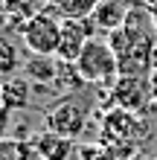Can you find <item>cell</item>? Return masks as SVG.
<instances>
[{"mask_svg":"<svg viewBox=\"0 0 157 160\" xmlns=\"http://www.w3.org/2000/svg\"><path fill=\"white\" fill-rule=\"evenodd\" d=\"M76 70L87 84H114L119 76V61L108 41H90L79 55Z\"/></svg>","mask_w":157,"mask_h":160,"instance_id":"cell-2","label":"cell"},{"mask_svg":"<svg viewBox=\"0 0 157 160\" xmlns=\"http://www.w3.org/2000/svg\"><path fill=\"white\" fill-rule=\"evenodd\" d=\"M32 154V146H23V140H3V160H29Z\"/></svg>","mask_w":157,"mask_h":160,"instance_id":"cell-15","label":"cell"},{"mask_svg":"<svg viewBox=\"0 0 157 160\" xmlns=\"http://www.w3.org/2000/svg\"><path fill=\"white\" fill-rule=\"evenodd\" d=\"M44 9H47L44 0H3V12L9 18V26L15 23V18L21 21V26H26L38 12H44Z\"/></svg>","mask_w":157,"mask_h":160,"instance_id":"cell-13","label":"cell"},{"mask_svg":"<svg viewBox=\"0 0 157 160\" xmlns=\"http://www.w3.org/2000/svg\"><path fill=\"white\" fill-rule=\"evenodd\" d=\"M154 160H157V157H154Z\"/></svg>","mask_w":157,"mask_h":160,"instance_id":"cell-19","label":"cell"},{"mask_svg":"<svg viewBox=\"0 0 157 160\" xmlns=\"http://www.w3.org/2000/svg\"><path fill=\"white\" fill-rule=\"evenodd\" d=\"M93 21L85 18V21H61V44L55 58L64 64H76L79 55L85 52V47L93 41Z\"/></svg>","mask_w":157,"mask_h":160,"instance_id":"cell-7","label":"cell"},{"mask_svg":"<svg viewBox=\"0 0 157 160\" xmlns=\"http://www.w3.org/2000/svg\"><path fill=\"white\" fill-rule=\"evenodd\" d=\"M149 82H151V99H154V108H157V70L149 76Z\"/></svg>","mask_w":157,"mask_h":160,"instance_id":"cell-16","label":"cell"},{"mask_svg":"<svg viewBox=\"0 0 157 160\" xmlns=\"http://www.w3.org/2000/svg\"><path fill=\"white\" fill-rule=\"evenodd\" d=\"M23 44L32 55H55L61 44V18L50 12V6L38 12L29 23L23 26Z\"/></svg>","mask_w":157,"mask_h":160,"instance_id":"cell-3","label":"cell"},{"mask_svg":"<svg viewBox=\"0 0 157 160\" xmlns=\"http://www.w3.org/2000/svg\"><path fill=\"white\" fill-rule=\"evenodd\" d=\"M102 134H105V140H110L116 146L140 143V140L149 137V122L140 114H131V111H122V108H110L102 119Z\"/></svg>","mask_w":157,"mask_h":160,"instance_id":"cell-6","label":"cell"},{"mask_svg":"<svg viewBox=\"0 0 157 160\" xmlns=\"http://www.w3.org/2000/svg\"><path fill=\"white\" fill-rule=\"evenodd\" d=\"M61 61L55 55H29L23 61V79H29L32 84H52L58 82Z\"/></svg>","mask_w":157,"mask_h":160,"instance_id":"cell-10","label":"cell"},{"mask_svg":"<svg viewBox=\"0 0 157 160\" xmlns=\"http://www.w3.org/2000/svg\"><path fill=\"white\" fill-rule=\"evenodd\" d=\"M154 70H157V50H154Z\"/></svg>","mask_w":157,"mask_h":160,"instance_id":"cell-17","label":"cell"},{"mask_svg":"<svg viewBox=\"0 0 157 160\" xmlns=\"http://www.w3.org/2000/svg\"><path fill=\"white\" fill-rule=\"evenodd\" d=\"M87 125V105L79 99H61L44 114V128H50L52 134L76 140Z\"/></svg>","mask_w":157,"mask_h":160,"instance_id":"cell-5","label":"cell"},{"mask_svg":"<svg viewBox=\"0 0 157 160\" xmlns=\"http://www.w3.org/2000/svg\"><path fill=\"white\" fill-rule=\"evenodd\" d=\"M17 64H21L17 61V47L9 38H0V73L12 79V73L17 70Z\"/></svg>","mask_w":157,"mask_h":160,"instance_id":"cell-14","label":"cell"},{"mask_svg":"<svg viewBox=\"0 0 157 160\" xmlns=\"http://www.w3.org/2000/svg\"><path fill=\"white\" fill-rule=\"evenodd\" d=\"M154 23H157V12H154Z\"/></svg>","mask_w":157,"mask_h":160,"instance_id":"cell-18","label":"cell"},{"mask_svg":"<svg viewBox=\"0 0 157 160\" xmlns=\"http://www.w3.org/2000/svg\"><path fill=\"white\" fill-rule=\"evenodd\" d=\"M32 152L38 160H70L73 154V140L52 134L50 128H44L41 134H35L32 140Z\"/></svg>","mask_w":157,"mask_h":160,"instance_id":"cell-9","label":"cell"},{"mask_svg":"<svg viewBox=\"0 0 157 160\" xmlns=\"http://www.w3.org/2000/svg\"><path fill=\"white\" fill-rule=\"evenodd\" d=\"M140 3L143 0H96L90 21H93L96 29L110 35V32L122 29L125 21H128V12H131L134 6H140Z\"/></svg>","mask_w":157,"mask_h":160,"instance_id":"cell-8","label":"cell"},{"mask_svg":"<svg viewBox=\"0 0 157 160\" xmlns=\"http://www.w3.org/2000/svg\"><path fill=\"white\" fill-rule=\"evenodd\" d=\"M0 99H3V111H21L29 108L32 99V82L23 76H12L3 82V90H0Z\"/></svg>","mask_w":157,"mask_h":160,"instance_id":"cell-11","label":"cell"},{"mask_svg":"<svg viewBox=\"0 0 157 160\" xmlns=\"http://www.w3.org/2000/svg\"><path fill=\"white\" fill-rule=\"evenodd\" d=\"M47 6L61 21H85L93 15L96 0H47Z\"/></svg>","mask_w":157,"mask_h":160,"instance_id":"cell-12","label":"cell"},{"mask_svg":"<svg viewBox=\"0 0 157 160\" xmlns=\"http://www.w3.org/2000/svg\"><path fill=\"white\" fill-rule=\"evenodd\" d=\"M110 102H114V108L131 111L140 117L154 111L149 76H116V82L110 84Z\"/></svg>","mask_w":157,"mask_h":160,"instance_id":"cell-4","label":"cell"},{"mask_svg":"<svg viewBox=\"0 0 157 160\" xmlns=\"http://www.w3.org/2000/svg\"><path fill=\"white\" fill-rule=\"evenodd\" d=\"M108 44L119 61V76H151L154 73V50H157V23L154 12L145 3L128 12L122 29L110 32Z\"/></svg>","mask_w":157,"mask_h":160,"instance_id":"cell-1","label":"cell"}]
</instances>
